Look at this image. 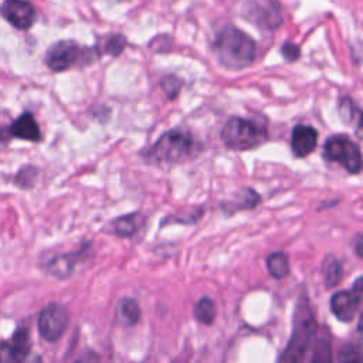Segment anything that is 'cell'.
Wrapping results in <instances>:
<instances>
[{"label":"cell","instance_id":"obj_4","mask_svg":"<svg viewBox=\"0 0 363 363\" xmlns=\"http://www.w3.org/2000/svg\"><path fill=\"white\" fill-rule=\"evenodd\" d=\"M221 140L233 150H250L268 140L267 125L258 121L231 116L221 129Z\"/></svg>","mask_w":363,"mask_h":363},{"label":"cell","instance_id":"obj_25","mask_svg":"<svg viewBox=\"0 0 363 363\" xmlns=\"http://www.w3.org/2000/svg\"><path fill=\"white\" fill-rule=\"evenodd\" d=\"M356 252L359 257H362V237L360 235L356 237Z\"/></svg>","mask_w":363,"mask_h":363},{"label":"cell","instance_id":"obj_8","mask_svg":"<svg viewBox=\"0 0 363 363\" xmlns=\"http://www.w3.org/2000/svg\"><path fill=\"white\" fill-rule=\"evenodd\" d=\"M69 322L68 311L64 305L50 303L38 315V332L47 342H57L65 332Z\"/></svg>","mask_w":363,"mask_h":363},{"label":"cell","instance_id":"obj_12","mask_svg":"<svg viewBox=\"0 0 363 363\" xmlns=\"http://www.w3.org/2000/svg\"><path fill=\"white\" fill-rule=\"evenodd\" d=\"M318 143V130L311 125H296L291 133V149L294 156L306 157Z\"/></svg>","mask_w":363,"mask_h":363},{"label":"cell","instance_id":"obj_14","mask_svg":"<svg viewBox=\"0 0 363 363\" xmlns=\"http://www.w3.org/2000/svg\"><path fill=\"white\" fill-rule=\"evenodd\" d=\"M261 201V196L252 190V189H244L242 191H240L235 197L234 201H228V203H223L221 208L224 210L225 214L233 216L237 211L241 210H248V208H254L258 203Z\"/></svg>","mask_w":363,"mask_h":363},{"label":"cell","instance_id":"obj_24","mask_svg":"<svg viewBox=\"0 0 363 363\" xmlns=\"http://www.w3.org/2000/svg\"><path fill=\"white\" fill-rule=\"evenodd\" d=\"M281 54H282V57L286 61L294 62V61H296L301 57V48H299V45H296V44H294L291 41H285L281 45Z\"/></svg>","mask_w":363,"mask_h":363},{"label":"cell","instance_id":"obj_23","mask_svg":"<svg viewBox=\"0 0 363 363\" xmlns=\"http://www.w3.org/2000/svg\"><path fill=\"white\" fill-rule=\"evenodd\" d=\"M182 84H183L182 79L173 74L163 77L160 81V86L169 99H174L179 95Z\"/></svg>","mask_w":363,"mask_h":363},{"label":"cell","instance_id":"obj_9","mask_svg":"<svg viewBox=\"0 0 363 363\" xmlns=\"http://www.w3.org/2000/svg\"><path fill=\"white\" fill-rule=\"evenodd\" d=\"M362 299V279L357 278L352 289L339 291L330 298V311L340 322H352Z\"/></svg>","mask_w":363,"mask_h":363},{"label":"cell","instance_id":"obj_20","mask_svg":"<svg viewBox=\"0 0 363 363\" xmlns=\"http://www.w3.org/2000/svg\"><path fill=\"white\" fill-rule=\"evenodd\" d=\"M193 315H194V319L200 323H204V325H211L214 322V318H216V305L214 302L204 296L201 299H199L193 308Z\"/></svg>","mask_w":363,"mask_h":363},{"label":"cell","instance_id":"obj_11","mask_svg":"<svg viewBox=\"0 0 363 363\" xmlns=\"http://www.w3.org/2000/svg\"><path fill=\"white\" fill-rule=\"evenodd\" d=\"M31 350L30 330L23 326L18 328L9 340L0 342V362H23Z\"/></svg>","mask_w":363,"mask_h":363},{"label":"cell","instance_id":"obj_22","mask_svg":"<svg viewBox=\"0 0 363 363\" xmlns=\"http://www.w3.org/2000/svg\"><path fill=\"white\" fill-rule=\"evenodd\" d=\"M339 112L346 123H352L357 129L360 128V109L356 106L353 99L342 98L339 101Z\"/></svg>","mask_w":363,"mask_h":363},{"label":"cell","instance_id":"obj_1","mask_svg":"<svg viewBox=\"0 0 363 363\" xmlns=\"http://www.w3.org/2000/svg\"><path fill=\"white\" fill-rule=\"evenodd\" d=\"M211 48L218 64L227 69H244L257 55L254 38L234 24H225L216 33Z\"/></svg>","mask_w":363,"mask_h":363},{"label":"cell","instance_id":"obj_10","mask_svg":"<svg viewBox=\"0 0 363 363\" xmlns=\"http://www.w3.org/2000/svg\"><path fill=\"white\" fill-rule=\"evenodd\" d=\"M0 11L9 24L23 31L31 28L37 17L35 9L27 0H4Z\"/></svg>","mask_w":363,"mask_h":363},{"label":"cell","instance_id":"obj_6","mask_svg":"<svg viewBox=\"0 0 363 363\" xmlns=\"http://www.w3.org/2000/svg\"><path fill=\"white\" fill-rule=\"evenodd\" d=\"M322 156L329 162L340 163L349 173L362 170V153L359 146L346 135H333L326 139Z\"/></svg>","mask_w":363,"mask_h":363},{"label":"cell","instance_id":"obj_7","mask_svg":"<svg viewBox=\"0 0 363 363\" xmlns=\"http://www.w3.org/2000/svg\"><path fill=\"white\" fill-rule=\"evenodd\" d=\"M241 14L262 28L272 30L282 23V10L275 0H248L242 4Z\"/></svg>","mask_w":363,"mask_h":363},{"label":"cell","instance_id":"obj_5","mask_svg":"<svg viewBox=\"0 0 363 363\" xmlns=\"http://www.w3.org/2000/svg\"><path fill=\"white\" fill-rule=\"evenodd\" d=\"M101 55L98 47H82L74 40H60L52 43L44 55L45 65L52 72H62L75 65H88Z\"/></svg>","mask_w":363,"mask_h":363},{"label":"cell","instance_id":"obj_2","mask_svg":"<svg viewBox=\"0 0 363 363\" xmlns=\"http://www.w3.org/2000/svg\"><path fill=\"white\" fill-rule=\"evenodd\" d=\"M199 146L193 133L184 128L164 132L143 155L152 163H179L191 159Z\"/></svg>","mask_w":363,"mask_h":363},{"label":"cell","instance_id":"obj_17","mask_svg":"<svg viewBox=\"0 0 363 363\" xmlns=\"http://www.w3.org/2000/svg\"><path fill=\"white\" fill-rule=\"evenodd\" d=\"M75 264H77V257L74 254H64L50 259L47 264V269L50 274L58 278H65L72 272Z\"/></svg>","mask_w":363,"mask_h":363},{"label":"cell","instance_id":"obj_16","mask_svg":"<svg viewBox=\"0 0 363 363\" xmlns=\"http://www.w3.org/2000/svg\"><path fill=\"white\" fill-rule=\"evenodd\" d=\"M116 319L125 326H133L140 319V308L133 298H122L116 306Z\"/></svg>","mask_w":363,"mask_h":363},{"label":"cell","instance_id":"obj_19","mask_svg":"<svg viewBox=\"0 0 363 363\" xmlns=\"http://www.w3.org/2000/svg\"><path fill=\"white\" fill-rule=\"evenodd\" d=\"M322 272H323V279L326 286L332 288L337 285L339 281L342 279V262L333 255H329L323 261Z\"/></svg>","mask_w":363,"mask_h":363},{"label":"cell","instance_id":"obj_15","mask_svg":"<svg viewBox=\"0 0 363 363\" xmlns=\"http://www.w3.org/2000/svg\"><path fill=\"white\" fill-rule=\"evenodd\" d=\"M145 217L139 213H132L126 216H121L112 221V228L115 235L129 238L136 234V231L143 225Z\"/></svg>","mask_w":363,"mask_h":363},{"label":"cell","instance_id":"obj_21","mask_svg":"<svg viewBox=\"0 0 363 363\" xmlns=\"http://www.w3.org/2000/svg\"><path fill=\"white\" fill-rule=\"evenodd\" d=\"M126 44H128V40H126L125 35L111 34L104 40V43L98 48H99L101 54H108V55H112V57H118L123 52Z\"/></svg>","mask_w":363,"mask_h":363},{"label":"cell","instance_id":"obj_3","mask_svg":"<svg viewBox=\"0 0 363 363\" xmlns=\"http://www.w3.org/2000/svg\"><path fill=\"white\" fill-rule=\"evenodd\" d=\"M318 332V325L306 296H301L294 315V329L286 347L282 350L281 362H302L306 357Z\"/></svg>","mask_w":363,"mask_h":363},{"label":"cell","instance_id":"obj_18","mask_svg":"<svg viewBox=\"0 0 363 363\" xmlns=\"http://www.w3.org/2000/svg\"><path fill=\"white\" fill-rule=\"evenodd\" d=\"M267 268L274 278L277 279L285 278L289 274V261L286 254L282 251L269 254L267 258Z\"/></svg>","mask_w":363,"mask_h":363},{"label":"cell","instance_id":"obj_13","mask_svg":"<svg viewBox=\"0 0 363 363\" xmlns=\"http://www.w3.org/2000/svg\"><path fill=\"white\" fill-rule=\"evenodd\" d=\"M4 133L10 138H17L30 142H38L41 139L40 126L33 113L30 112H24L17 119H14L13 123L4 130Z\"/></svg>","mask_w":363,"mask_h":363}]
</instances>
